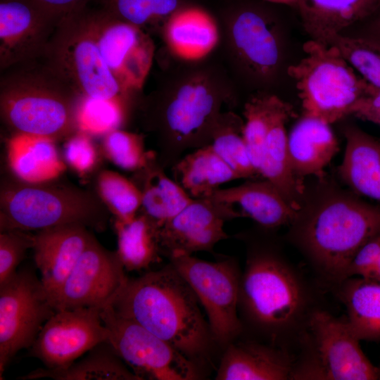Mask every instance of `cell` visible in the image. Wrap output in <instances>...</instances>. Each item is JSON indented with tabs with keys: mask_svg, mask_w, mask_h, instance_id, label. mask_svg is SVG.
<instances>
[{
	"mask_svg": "<svg viewBox=\"0 0 380 380\" xmlns=\"http://www.w3.org/2000/svg\"><path fill=\"white\" fill-rule=\"evenodd\" d=\"M199 304L191 286L169 262L129 279L111 305L201 367L218 346Z\"/></svg>",
	"mask_w": 380,
	"mask_h": 380,
	"instance_id": "1",
	"label": "cell"
},
{
	"mask_svg": "<svg viewBox=\"0 0 380 380\" xmlns=\"http://www.w3.org/2000/svg\"><path fill=\"white\" fill-rule=\"evenodd\" d=\"M83 99L43 58L1 72L0 114L12 134L68 139L79 131Z\"/></svg>",
	"mask_w": 380,
	"mask_h": 380,
	"instance_id": "2",
	"label": "cell"
},
{
	"mask_svg": "<svg viewBox=\"0 0 380 380\" xmlns=\"http://www.w3.org/2000/svg\"><path fill=\"white\" fill-rule=\"evenodd\" d=\"M296 219L303 249L323 274L337 281L346 279L357 250L380 234V208L341 191L324 194Z\"/></svg>",
	"mask_w": 380,
	"mask_h": 380,
	"instance_id": "3",
	"label": "cell"
},
{
	"mask_svg": "<svg viewBox=\"0 0 380 380\" xmlns=\"http://www.w3.org/2000/svg\"><path fill=\"white\" fill-rule=\"evenodd\" d=\"M58 179L29 183L13 176L4 177L0 186V232H37L66 224L104 231L111 214L94 189Z\"/></svg>",
	"mask_w": 380,
	"mask_h": 380,
	"instance_id": "4",
	"label": "cell"
},
{
	"mask_svg": "<svg viewBox=\"0 0 380 380\" xmlns=\"http://www.w3.org/2000/svg\"><path fill=\"white\" fill-rule=\"evenodd\" d=\"M303 51V58L287 68L298 90L303 115L331 125L350 115L370 85L335 46L309 39Z\"/></svg>",
	"mask_w": 380,
	"mask_h": 380,
	"instance_id": "5",
	"label": "cell"
},
{
	"mask_svg": "<svg viewBox=\"0 0 380 380\" xmlns=\"http://www.w3.org/2000/svg\"><path fill=\"white\" fill-rule=\"evenodd\" d=\"M305 302L299 280L279 257L251 248L241 275L238 308L246 322L274 337L298 319Z\"/></svg>",
	"mask_w": 380,
	"mask_h": 380,
	"instance_id": "6",
	"label": "cell"
},
{
	"mask_svg": "<svg viewBox=\"0 0 380 380\" xmlns=\"http://www.w3.org/2000/svg\"><path fill=\"white\" fill-rule=\"evenodd\" d=\"M42 58L82 96L127 104L89 28L84 8L63 17Z\"/></svg>",
	"mask_w": 380,
	"mask_h": 380,
	"instance_id": "7",
	"label": "cell"
},
{
	"mask_svg": "<svg viewBox=\"0 0 380 380\" xmlns=\"http://www.w3.org/2000/svg\"><path fill=\"white\" fill-rule=\"evenodd\" d=\"M168 259L195 293L217 346L224 349L243 329L238 312L241 274L236 260L210 262L184 253Z\"/></svg>",
	"mask_w": 380,
	"mask_h": 380,
	"instance_id": "8",
	"label": "cell"
},
{
	"mask_svg": "<svg viewBox=\"0 0 380 380\" xmlns=\"http://www.w3.org/2000/svg\"><path fill=\"white\" fill-rule=\"evenodd\" d=\"M101 317L108 341L141 380H197L201 367L133 319L117 312L111 305Z\"/></svg>",
	"mask_w": 380,
	"mask_h": 380,
	"instance_id": "9",
	"label": "cell"
},
{
	"mask_svg": "<svg viewBox=\"0 0 380 380\" xmlns=\"http://www.w3.org/2000/svg\"><path fill=\"white\" fill-rule=\"evenodd\" d=\"M56 312L30 267L17 270L0 285V379L16 353L32 346Z\"/></svg>",
	"mask_w": 380,
	"mask_h": 380,
	"instance_id": "10",
	"label": "cell"
},
{
	"mask_svg": "<svg viewBox=\"0 0 380 380\" xmlns=\"http://www.w3.org/2000/svg\"><path fill=\"white\" fill-rule=\"evenodd\" d=\"M89 28L113 75L127 96L140 91L152 66L155 45L143 29L99 7L84 8Z\"/></svg>",
	"mask_w": 380,
	"mask_h": 380,
	"instance_id": "11",
	"label": "cell"
},
{
	"mask_svg": "<svg viewBox=\"0 0 380 380\" xmlns=\"http://www.w3.org/2000/svg\"><path fill=\"white\" fill-rule=\"evenodd\" d=\"M215 108L213 94L197 84L182 86L166 104L162 114L163 131L154 151L165 169L171 168L186 151L210 144L217 119Z\"/></svg>",
	"mask_w": 380,
	"mask_h": 380,
	"instance_id": "12",
	"label": "cell"
},
{
	"mask_svg": "<svg viewBox=\"0 0 380 380\" xmlns=\"http://www.w3.org/2000/svg\"><path fill=\"white\" fill-rule=\"evenodd\" d=\"M309 327L314 346L310 366L297 375L331 380L377 379L380 372L363 353L347 323L323 310L312 313Z\"/></svg>",
	"mask_w": 380,
	"mask_h": 380,
	"instance_id": "13",
	"label": "cell"
},
{
	"mask_svg": "<svg viewBox=\"0 0 380 380\" xmlns=\"http://www.w3.org/2000/svg\"><path fill=\"white\" fill-rule=\"evenodd\" d=\"M125 271L116 251L106 249L93 235L54 302L56 311L112 305L128 281Z\"/></svg>",
	"mask_w": 380,
	"mask_h": 380,
	"instance_id": "14",
	"label": "cell"
},
{
	"mask_svg": "<svg viewBox=\"0 0 380 380\" xmlns=\"http://www.w3.org/2000/svg\"><path fill=\"white\" fill-rule=\"evenodd\" d=\"M101 310L78 308L57 310L44 324L28 355L48 369L65 368L108 340Z\"/></svg>",
	"mask_w": 380,
	"mask_h": 380,
	"instance_id": "15",
	"label": "cell"
},
{
	"mask_svg": "<svg viewBox=\"0 0 380 380\" xmlns=\"http://www.w3.org/2000/svg\"><path fill=\"white\" fill-rule=\"evenodd\" d=\"M62 18L34 0H0V72L42 58Z\"/></svg>",
	"mask_w": 380,
	"mask_h": 380,
	"instance_id": "16",
	"label": "cell"
},
{
	"mask_svg": "<svg viewBox=\"0 0 380 380\" xmlns=\"http://www.w3.org/2000/svg\"><path fill=\"white\" fill-rule=\"evenodd\" d=\"M239 217H243L229 203L211 196L193 199L160 228L162 255L168 258L177 253H213L218 242L229 238L225 222Z\"/></svg>",
	"mask_w": 380,
	"mask_h": 380,
	"instance_id": "17",
	"label": "cell"
},
{
	"mask_svg": "<svg viewBox=\"0 0 380 380\" xmlns=\"http://www.w3.org/2000/svg\"><path fill=\"white\" fill-rule=\"evenodd\" d=\"M89 229L80 224H66L34 234V260L53 306L63 285L93 236Z\"/></svg>",
	"mask_w": 380,
	"mask_h": 380,
	"instance_id": "18",
	"label": "cell"
},
{
	"mask_svg": "<svg viewBox=\"0 0 380 380\" xmlns=\"http://www.w3.org/2000/svg\"><path fill=\"white\" fill-rule=\"evenodd\" d=\"M276 23L266 12L248 7L239 13L232 25L234 44L248 66L259 75L270 76L283 61V46Z\"/></svg>",
	"mask_w": 380,
	"mask_h": 380,
	"instance_id": "19",
	"label": "cell"
},
{
	"mask_svg": "<svg viewBox=\"0 0 380 380\" xmlns=\"http://www.w3.org/2000/svg\"><path fill=\"white\" fill-rule=\"evenodd\" d=\"M294 370L280 350L254 341L230 343L217 369L216 380H286Z\"/></svg>",
	"mask_w": 380,
	"mask_h": 380,
	"instance_id": "20",
	"label": "cell"
},
{
	"mask_svg": "<svg viewBox=\"0 0 380 380\" xmlns=\"http://www.w3.org/2000/svg\"><path fill=\"white\" fill-rule=\"evenodd\" d=\"M293 8L310 39L327 44L334 35L375 14L380 0H297Z\"/></svg>",
	"mask_w": 380,
	"mask_h": 380,
	"instance_id": "21",
	"label": "cell"
},
{
	"mask_svg": "<svg viewBox=\"0 0 380 380\" xmlns=\"http://www.w3.org/2000/svg\"><path fill=\"white\" fill-rule=\"evenodd\" d=\"M210 196L229 203L243 217H249L265 229L293 222L299 210L266 179L249 180L239 186L217 189Z\"/></svg>",
	"mask_w": 380,
	"mask_h": 380,
	"instance_id": "22",
	"label": "cell"
},
{
	"mask_svg": "<svg viewBox=\"0 0 380 380\" xmlns=\"http://www.w3.org/2000/svg\"><path fill=\"white\" fill-rule=\"evenodd\" d=\"M291 165L298 179L321 176L338 151V143L330 124L303 115L288 134Z\"/></svg>",
	"mask_w": 380,
	"mask_h": 380,
	"instance_id": "23",
	"label": "cell"
},
{
	"mask_svg": "<svg viewBox=\"0 0 380 380\" xmlns=\"http://www.w3.org/2000/svg\"><path fill=\"white\" fill-rule=\"evenodd\" d=\"M164 35L170 52L188 61L205 57L219 40L215 19L208 11L196 6L173 12L165 24Z\"/></svg>",
	"mask_w": 380,
	"mask_h": 380,
	"instance_id": "24",
	"label": "cell"
},
{
	"mask_svg": "<svg viewBox=\"0 0 380 380\" xmlns=\"http://www.w3.org/2000/svg\"><path fill=\"white\" fill-rule=\"evenodd\" d=\"M56 142L44 137L11 134L6 144V158L12 176L29 183L60 178L67 165Z\"/></svg>",
	"mask_w": 380,
	"mask_h": 380,
	"instance_id": "25",
	"label": "cell"
},
{
	"mask_svg": "<svg viewBox=\"0 0 380 380\" xmlns=\"http://www.w3.org/2000/svg\"><path fill=\"white\" fill-rule=\"evenodd\" d=\"M343 134L341 179L356 193L380 201V141L353 125L346 126Z\"/></svg>",
	"mask_w": 380,
	"mask_h": 380,
	"instance_id": "26",
	"label": "cell"
},
{
	"mask_svg": "<svg viewBox=\"0 0 380 380\" xmlns=\"http://www.w3.org/2000/svg\"><path fill=\"white\" fill-rule=\"evenodd\" d=\"M294 115L290 104L277 117L266 137L259 175L273 184L296 210L301 208L304 194L303 182L292 170L288 149L286 123Z\"/></svg>",
	"mask_w": 380,
	"mask_h": 380,
	"instance_id": "27",
	"label": "cell"
},
{
	"mask_svg": "<svg viewBox=\"0 0 380 380\" xmlns=\"http://www.w3.org/2000/svg\"><path fill=\"white\" fill-rule=\"evenodd\" d=\"M165 170L156 155L146 166L134 172L131 179L141 193L139 213L146 215L160 227L193 200L165 174Z\"/></svg>",
	"mask_w": 380,
	"mask_h": 380,
	"instance_id": "28",
	"label": "cell"
},
{
	"mask_svg": "<svg viewBox=\"0 0 380 380\" xmlns=\"http://www.w3.org/2000/svg\"><path fill=\"white\" fill-rule=\"evenodd\" d=\"M171 170L173 179L193 199L209 197L221 184L240 179L210 144L184 155Z\"/></svg>",
	"mask_w": 380,
	"mask_h": 380,
	"instance_id": "29",
	"label": "cell"
},
{
	"mask_svg": "<svg viewBox=\"0 0 380 380\" xmlns=\"http://www.w3.org/2000/svg\"><path fill=\"white\" fill-rule=\"evenodd\" d=\"M126 365L106 341L90 350L81 360L65 368H38L17 379L141 380Z\"/></svg>",
	"mask_w": 380,
	"mask_h": 380,
	"instance_id": "30",
	"label": "cell"
},
{
	"mask_svg": "<svg viewBox=\"0 0 380 380\" xmlns=\"http://www.w3.org/2000/svg\"><path fill=\"white\" fill-rule=\"evenodd\" d=\"M117 235L116 252L126 271L148 270L162 261L160 227L139 213L131 221L114 220Z\"/></svg>",
	"mask_w": 380,
	"mask_h": 380,
	"instance_id": "31",
	"label": "cell"
},
{
	"mask_svg": "<svg viewBox=\"0 0 380 380\" xmlns=\"http://www.w3.org/2000/svg\"><path fill=\"white\" fill-rule=\"evenodd\" d=\"M346 321L359 340L380 338V282L362 278L347 281L341 291Z\"/></svg>",
	"mask_w": 380,
	"mask_h": 380,
	"instance_id": "32",
	"label": "cell"
},
{
	"mask_svg": "<svg viewBox=\"0 0 380 380\" xmlns=\"http://www.w3.org/2000/svg\"><path fill=\"white\" fill-rule=\"evenodd\" d=\"M289 105L279 96L270 94L255 96L245 103L243 137L251 163L259 177L267 133L278 115Z\"/></svg>",
	"mask_w": 380,
	"mask_h": 380,
	"instance_id": "33",
	"label": "cell"
},
{
	"mask_svg": "<svg viewBox=\"0 0 380 380\" xmlns=\"http://www.w3.org/2000/svg\"><path fill=\"white\" fill-rule=\"evenodd\" d=\"M243 123L232 115L218 118L210 146L240 179L259 177L250 159L243 137Z\"/></svg>",
	"mask_w": 380,
	"mask_h": 380,
	"instance_id": "34",
	"label": "cell"
},
{
	"mask_svg": "<svg viewBox=\"0 0 380 380\" xmlns=\"http://www.w3.org/2000/svg\"><path fill=\"white\" fill-rule=\"evenodd\" d=\"M94 189L114 220L129 222L139 213L141 193L131 179L113 170H101L96 175Z\"/></svg>",
	"mask_w": 380,
	"mask_h": 380,
	"instance_id": "35",
	"label": "cell"
},
{
	"mask_svg": "<svg viewBox=\"0 0 380 380\" xmlns=\"http://www.w3.org/2000/svg\"><path fill=\"white\" fill-rule=\"evenodd\" d=\"M327 44L335 46L367 84L380 88L379 42L367 37L337 34Z\"/></svg>",
	"mask_w": 380,
	"mask_h": 380,
	"instance_id": "36",
	"label": "cell"
},
{
	"mask_svg": "<svg viewBox=\"0 0 380 380\" xmlns=\"http://www.w3.org/2000/svg\"><path fill=\"white\" fill-rule=\"evenodd\" d=\"M102 153L117 167L136 172L147 165L156 153L145 148L142 134L121 129L112 130L103 136Z\"/></svg>",
	"mask_w": 380,
	"mask_h": 380,
	"instance_id": "37",
	"label": "cell"
},
{
	"mask_svg": "<svg viewBox=\"0 0 380 380\" xmlns=\"http://www.w3.org/2000/svg\"><path fill=\"white\" fill-rule=\"evenodd\" d=\"M113 16L141 27L156 19L170 15L179 0H94Z\"/></svg>",
	"mask_w": 380,
	"mask_h": 380,
	"instance_id": "38",
	"label": "cell"
},
{
	"mask_svg": "<svg viewBox=\"0 0 380 380\" xmlns=\"http://www.w3.org/2000/svg\"><path fill=\"white\" fill-rule=\"evenodd\" d=\"M127 110L126 103L84 97L79 110V130L91 136H104L120 129Z\"/></svg>",
	"mask_w": 380,
	"mask_h": 380,
	"instance_id": "39",
	"label": "cell"
},
{
	"mask_svg": "<svg viewBox=\"0 0 380 380\" xmlns=\"http://www.w3.org/2000/svg\"><path fill=\"white\" fill-rule=\"evenodd\" d=\"M63 152L66 165L83 178L97 170L103 154L93 136L80 130L65 139Z\"/></svg>",
	"mask_w": 380,
	"mask_h": 380,
	"instance_id": "40",
	"label": "cell"
},
{
	"mask_svg": "<svg viewBox=\"0 0 380 380\" xmlns=\"http://www.w3.org/2000/svg\"><path fill=\"white\" fill-rule=\"evenodd\" d=\"M34 234L21 229L0 232V285L16 272L26 252L33 248Z\"/></svg>",
	"mask_w": 380,
	"mask_h": 380,
	"instance_id": "41",
	"label": "cell"
},
{
	"mask_svg": "<svg viewBox=\"0 0 380 380\" xmlns=\"http://www.w3.org/2000/svg\"><path fill=\"white\" fill-rule=\"evenodd\" d=\"M379 255L380 234L367 241L355 253L348 266L346 279L355 275L371 279Z\"/></svg>",
	"mask_w": 380,
	"mask_h": 380,
	"instance_id": "42",
	"label": "cell"
},
{
	"mask_svg": "<svg viewBox=\"0 0 380 380\" xmlns=\"http://www.w3.org/2000/svg\"><path fill=\"white\" fill-rule=\"evenodd\" d=\"M350 115L380 126V88L369 86L351 109Z\"/></svg>",
	"mask_w": 380,
	"mask_h": 380,
	"instance_id": "43",
	"label": "cell"
},
{
	"mask_svg": "<svg viewBox=\"0 0 380 380\" xmlns=\"http://www.w3.org/2000/svg\"><path fill=\"white\" fill-rule=\"evenodd\" d=\"M51 13L63 17L77 11L94 0H34Z\"/></svg>",
	"mask_w": 380,
	"mask_h": 380,
	"instance_id": "44",
	"label": "cell"
},
{
	"mask_svg": "<svg viewBox=\"0 0 380 380\" xmlns=\"http://www.w3.org/2000/svg\"><path fill=\"white\" fill-rule=\"evenodd\" d=\"M362 23H366L367 34L361 35L373 39L380 43V9L373 15Z\"/></svg>",
	"mask_w": 380,
	"mask_h": 380,
	"instance_id": "45",
	"label": "cell"
},
{
	"mask_svg": "<svg viewBox=\"0 0 380 380\" xmlns=\"http://www.w3.org/2000/svg\"><path fill=\"white\" fill-rule=\"evenodd\" d=\"M265 1L274 4H279V5H283L290 7H294L296 5V3L297 0H264Z\"/></svg>",
	"mask_w": 380,
	"mask_h": 380,
	"instance_id": "46",
	"label": "cell"
},
{
	"mask_svg": "<svg viewBox=\"0 0 380 380\" xmlns=\"http://www.w3.org/2000/svg\"><path fill=\"white\" fill-rule=\"evenodd\" d=\"M371 279H374L380 282V255L374 267Z\"/></svg>",
	"mask_w": 380,
	"mask_h": 380,
	"instance_id": "47",
	"label": "cell"
}]
</instances>
